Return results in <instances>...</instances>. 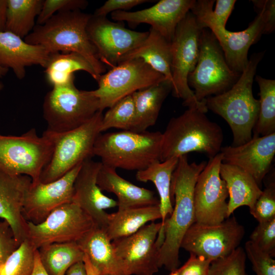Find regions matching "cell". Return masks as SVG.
I'll return each instance as SVG.
<instances>
[{"instance_id":"6da1fadb","label":"cell","mask_w":275,"mask_h":275,"mask_svg":"<svg viewBox=\"0 0 275 275\" xmlns=\"http://www.w3.org/2000/svg\"><path fill=\"white\" fill-rule=\"evenodd\" d=\"M207 162L189 163L187 155L178 158L171 183L172 199L175 205L165 221L164 239L158 253V266L172 271L180 265L179 250L182 239L195 222L194 189L198 177Z\"/></svg>"},{"instance_id":"7a4b0ae2","label":"cell","mask_w":275,"mask_h":275,"mask_svg":"<svg viewBox=\"0 0 275 275\" xmlns=\"http://www.w3.org/2000/svg\"><path fill=\"white\" fill-rule=\"evenodd\" d=\"M264 52L252 54L236 83L228 91L205 99L207 109L221 116L233 134L232 146L243 145L253 138L259 100L254 98L252 87L259 63Z\"/></svg>"},{"instance_id":"3957f363","label":"cell","mask_w":275,"mask_h":275,"mask_svg":"<svg viewBox=\"0 0 275 275\" xmlns=\"http://www.w3.org/2000/svg\"><path fill=\"white\" fill-rule=\"evenodd\" d=\"M91 15L80 10L58 13L44 24H36L24 40L43 47L49 53H78L89 61L99 76L106 71V67L99 60L87 33Z\"/></svg>"},{"instance_id":"277c9868","label":"cell","mask_w":275,"mask_h":275,"mask_svg":"<svg viewBox=\"0 0 275 275\" xmlns=\"http://www.w3.org/2000/svg\"><path fill=\"white\" fill-rule=\"evenodd\" d=\"M224 135L221 127L205 113L195 107L169 121L162 133L160 161L187 155L206 154L209 159L220 153Z\"/></svg>"},{"instance_id":"5b68a950","label":"cell","mask_w":275,"mask_h":275,"mask_svg":"<svg viewBox=\"0 0 275 275\" xmlns=\"http://www.w3.org/2000/svg\"><path fill=\"white\" fill-rule=\"evenodd\" d=\"M162 143L160 131L101 133L95 143L93 154L101 158L103 165L138 172L160 161Z\"/></svg>"},{"instance_id":"8992f818","label":"cell","mask_w":275,"mask_h":275,"mask_svg":"<svg viewBox=\"0 0 275 275\" xmlns=\"http://www.w3.org/2000/svg\"><path fill=\"white\" fill-rule=\"evenodd\" d=\"M53 147L52 135L46 130L41 136L35 128L19 136L0 134V170L28 176L36 183L50 160Z\"/></svg>"},{"instance_id":"52a82bcc","label":"cell","mask_w":275,"mask_h":275,"mask_svg":"<svg viewBox=\"0 0 275 275\" xmlns=\"http://www.w3.org/2000/svg\"><path fill=\"white\" fill-rule=\"evenodd\" d=\"M99 102L92 91L78 89L74 81L52 87L43 103L46 131L61 133L77 128L99 111Z\"/></svg>"},{"instance_id":"ba28073f","label":"cell","mask_w":275,"mask_h":275,"mask_svg":"<svg viewBox=\"0 0 275 275\" xmlns=\"http://www.w3.org/2000/svg\"><path fill=\"white\" fill-rule=\"evenodd\" d=\"M203 29L190 12L178 24L171 42L172 90L174 96L183 100L184 106L197 108L206 113L208 109L205 100L198 101L187 82L188 76L198 62Z\"/></svg>"},{"instance_id":"9c48e42d","label":"cell","mask_w":275,"mask_h":275,"mask_svg":"<svg viewBox=\"0 0 275 275\" xmlns=\"http://www.w3.org/2000/svg\"><path fill=\"white\" fill-rule=\"evenodd\" d=\"M103 115L99 111L77 128L61 133L50 132L53 139V151L39 182L46 183L55 181L77 164L94 156L95 143L101 133Z\"/></svg>"},{"instance_id":"30bf717a","label":"cell","mask_w":275,"mask_h":275,"mask_svg":"<svg viewBox=\"0 0 275 275\" xmlns=\"http://www.w3.org/2000/svg\"><path fill=\"white\" fill-rule=\"evenodd\" d=\"M240 74L228 66L212 32L209 29H203L198 62L187 78L188 85L193 89L197 100L203 102L212 95L225 92L236 83Z\"/></svg>"},{"instance_id":"8fae6325","label":"cell","mask_w":275,"mask_h":275,"mask_svg":"<svg viewBox=\"0 0 275 275\" xmlns=\"http://www.w3.org/2000/svg\"><path fill=\"white\" fill-rule=\"evenodd\" d=\"M166 80L142 59H131L101 74L96 80L98 88L92 92L99 100L100 111L103 112L122 98Z\"/></svg>"},{"instance_id":"7c38bea8","label":"cell","mask_w":275,"mask_h":275,"mask_svg":"<svg viewBox=\"0 0 275 275\" xmlns=\"http://www.w3.org/2000/svg\"><path fill=\"white\" fill-rule=\"evenodd\" d=\"M252 2L258 14L245 30L233 32L213 24L207 28L216 37L229 67L239 73L248 63V53L251 46L263 34L271 33L275 28V1Z\"/></svg>"},{"instance_id":"4fadbf2b","label":"cell","mask_w":275,"mask_h":275,"mask_svg":"<svg viewBox=\"0 0 275 275\" xmlns=\"http://www.w3.org/2000/svg\"><path fill=\"white\" fill-rule=\"evenodd\" d=\"M95 225L92 218L71 202L54 209L40 224L28 222L26 239L36 249L53 243L77 242Z\"/></svg>"},{"instance_id":"5bb4252c","label":"cell","mask_w":275,"mask_h":275,"mask_svg":"<svg viewBox=\"0 0 275 275\" xmlns=\"http://www.w3.org/2000/svg\"><path fill=\"white\" fill-rule=\"evenodd\" d=\"M245 234L234 216L214 225L194 223L185 234L181 248L212 262L237 249Z\"/></svg>"},{"instance_id":"9a60e30c","label":"cell","mask_w":275,"mask_h":275,"mask_svg":"<svg viewBox=\"0 0 275 275\" xmlns=\"http://www.w3.org/2000/svg\"><path fill=\"white\" fill-rule=\"evenodd\" d=\"M87 31L100 62L109 69L116 66L125 54L141 45L149 32H138L125 27L123 22H114L106 16L92 14Z\"/></svg>"},{"instance_id":"2e32d148","label":"cell","mask_w":275,"mask_h":275,"mask_svg":"<svg viewBox=\"0 0 275 275\" xmlns=\"http://www.w3.org/2000/svg\"><path fill=\"white\" fill-rule=\"evenodd\" d=\"M221 153L209 159L199 174L194 189L195 223L219 224L228 216V192L220 175Z\"/></svg>"},{"instance_id":"e0dca14e","label":"cell","mask_w":275,"mask_h":275,"mask_svg":"<svg viewBox=\"0 0 275 275\" xmlns=\"http://www.w3.org/2000/svg\"><path fill=\"white\" fill-rule=\"evenodd\" d=\"M161 223L151 222L135 233L112 241L125 275H154L159 270L156 239Z\"/></svg>"},{"instance_id":"ac0fdd59","label":"cell","mask_w":275,"mask_h":275,"mask_svg":"<svg viewBox=\"0 0 275 275\" xmlns=\"http://www.w3.org/2000/svg\"><path fill=\"white\" fill-rule=\"evenodd\" d=\"M78 164L51 182H32L25 196L23 215L28 222L38 224L59 206L72 202L73 185L81 168Z\"/></svg>"},{"instance_id":"d6986e66","label":"cell","mask_w":275,"mask_h":275,"mask_svg":"<svg viewBox=\"0 0 275 275\" xmlns=\"http://www.w3.org/2000/svg\"><path fill=\"white\" fill-rule=\"evenodd\" d=\"M195 0H161L154 5L136 11L112 12V19L126 21L132 28L141 23L150 24L167 41L171 42L179 22L194 5Z\"/></svg>"},{"instance_id":"ffe728a7","label":"cell","mask_w":275,"mask_h":275,"mask_svg":"<svg viewBox=\"0 0 275 275\" xmlns=\"http://www.w3.org/2000/svg\"><path fill=\"white\" fill-rule=\"evenodd\" d=\"M101 161H84L75 178L72 202L93 219L95 225L106 229L108 214L105 210L117 206V201L106 196L97 183Z\"/></svg>"},{"instance_id":"44dd1931","label":"cell","mask_w":275,"mask_h":275,"mask_svg":"<svg viewBox=\"0 0 275 275\" xmlns=\"http://www.w3.org/2000/svg\"><path fill=\"white\" fill-rule=\"evenodd\" d=\"M222 162L238 167L260 185L269 172L275 154V132L253 137L245 144L222 147Z\"/></svg>"},{"instance_id":"7402d4cb","label":"cell","mask_w":275,"mask_h":275,"mask_svg":"<svg viewBox=\"0 0 275 275\" xmlns=\"http://www.w3.org/2000/svg\"><path fill=\"white\" fill-rule=\"evenodd\" d=\"M32 182L28 176L11 175L0 170V219L9 224L20 244L28 233V222L23 215V208Z\"/></svg>"},{"instance_id":"603a6c76","label":"cell","mask_w":275,"mask_h":275,"mask_svg":"<svg viewBox=\"0 0 275 275\" xmlns=\"http://www.w3.org/2000/svg\"><path fill=\"white\" fill-rule=\"evenodd\" d=\"M50 53L42 46L27 43L23 38L8 32H0V64L12 70L22 79L26 68L40 65L44 68Z\"/></svg>"},{"instance_id":"cb8c5ba5","label":"cell","mask_w":275,"mask_h":275,"mask_svg":"<svg viewBox=\"0 0 275 275\" xmlns=\"http://www.w3.org/2000/svg\"><path fill=\"white\" fill-rule=\"evenodd\" d=\"M97 183L102 191L116 195L119 210L159 204L153 191L134 185L119 176L116 169L102 164Z\"/></svg>"},{"instance_id":"d4e9b609","label":"cell","mask_w":275,"mask_h":275,"mask_svg":"<svg viewBox=\"0 0 275 275\" xmlns=\"http://www.w3.org/2000/svg\"><path fill=\"white\" fill-rule=\"evenodd\" d=\"M76 242L99 275H125L105 229L95 225Z\"/></svg>"},{"instance_id":"484cf974","label":"cell","mask_w":275,"mask_h":275,"mask_svg":"<svg viewBox=\"0 0 275 275\" xmlns=\"http://www.w3.org/2000/svg\"><path fill=\"white\" fill-rule=\"evenodd\" d=\"M220 175L226 183L228 192V217L241 206L251 208L262 193L254 178L238 167L222 162Z\"/></svg>"},{"instance_id":"4316f807","label":"cell","mask_w":275,"mask_h":275,"mask_svg":"<svg viewBox=\"0 0 275 275\" xmlns=\"http://www.w3.org/2000/svg\"><path fill=\"white\" fill-rule=\"evenodd\" d=\"M172 89L171 83L166 80L132 94L134 116L130 130L143 132L154 125L162 103Z\"/></svg>"},{"instance_id":"83f0119b","label":"cell","mask_w":275,"mask_h":275,"mask_svg":"<svg viewBox=\"0 0 275 275\" xmlns=\"http://www.w3.org/2000/svg\"><path fill=\"white\" fill-rule=\"evenodd\" d=\"M178 160V158H173L163 161H157L146 169L137 172L136 174L137 180L143 182H152L158 191L161 227L156 241L160 243H162L164 239L163 226L165 221L173 210L171 183L172 174Z\"/></svg>"},{"instance_id":"f1b7e54d","label":"cell","mask_w":275,"mask_h":275,"mask_svg":"<svg viewBox=\"0 0 275 275\" xmlns=\"http://www.w3.org/2000/svg\"><path fill=\"white\" fill-rule=\"evenodd\" d=\"M148 32L143 43L123 56L119 62L131 59H142L172 84L171 42L152 28Z\"/></svg>"},{"instance_id":"f546056e","label":"cell","mask_w":275,"mask_h":275,"mask_svg":"<svg viewBox=\"0 0 275 275\" xmlns=\"http://www.w3.org/2000/svg\"><path fill=\"white\" fill-rule=\"evenodd\" d=\"M161 219L159 204L118 210L108 214L106 232L111 241L129 236L149 222Z\"/></svg>"},{"instance_id":"4dcf8cb0","label":"cell","mask_w":275,"mask_h":275,"mask_svg":"<svg viewBox=\"0 0 275 275\" xmlns=\"http://www.w3.org/2000/svg\"><path fill=\"white\" fill-rule=\"evenodd\" d=\"M45 69L49 84L53 87L66 85L74 81V72L84 71L96 80L99 76L89 61L75 52L50 53Z\"/></svg>"},{"instance_id":"1f68e13d","label":"cell","mask_w":275,"mask_h":275,"mask_svg":"<svg viewBox=\"0 0 275 275\" xmlns=\"http://www.w3.org/2000/svg\"><path fill=\"white\" fill-rule=\"evenodd\" d=\"M37 250L42 265L48 275H64L71 266L82 261L85 256L76 242L53 243Z\"/></svg>"},{"instance_id":"d6a6232c","label":"cell","mask_w":275,"mask_h":275,"mask_svg":"<svg viewBox=\"0 0 275 275\" xmlns=\"http://www.w3.org/2000/svg\"><path fill=\"white\" fill-rule=\"evenodd\" d=\"M42 0H8L6 31L24 38L36 24Z\"/></svg>"},{"instance_id":"836d02e7","label":"cell","mask_w":275,"mask_h":275,"mask_svg":"<svg viewBox=\"0 0 275 275\" xmlns=\"http://www.w3.org/2000/svg\"><path fill=\"white\" fill-rule=\"evenodd\" d=\"M259 87V111L253 137L275 132V80L256 75Z\"/></svg>"},{"instance_id":"e575fe53","label":"cell","mask_w":275,"mask_h":275,"mask_svg":"<svg viewBox=\"0 0 275 275\" xmlns=\"http://www.w3.org/2000/svg\"><path fill=\"white\" fill-rule=\"evenodd\" d=\"M134 116V105L131 94L122 98L108 108L103 115L101 132L111 128L130 130Z\"/></svg>"},{"instance_id":"d590c367","label":"cell","mask_w":275,"mask_h":275,"mask_svg":"<svg viewBox=\"0 0 275 275\" xmlns=\"http://www.w3.org/2000/svg\"><path fill=\"white\" fill-rule=\"evenodd\" d=\"M37 250L25 239L0 266V275H31Z\"/></svg>"},{"instance_id":"8d00e7d4","label":"cell","mask_w":275,"mask_h":275,"mask_svg":"<svg viewBox=\"0 0 275 275\" xmlns=\"http://www.w3.org/2000/svg\"><path fill=\"white\" fill-rule=\"evenodd\" d=\"M246 257L244 249L238 246L229 255L211 262L207 275H248Z\"/></svg>"},{"instance_id":"74e56055","label":"cell","mask_w":275,"mask_h":275,"mask_svg":"<svg viewBox=\"0 0 275 275\" xmlns=\"http://www.w3.org/2000/svg\"><path fill=\"white\" fill-rule=\"evenodd\" d=\"M88 2L85 0H45L36 20V24L41 25L54 14L63 12L80 10L86 9Z\"/></svg>"},{"instance_id":"f35d334b","label":"cell","mask_w":275,"mask_h":275,"mask_svg":"<svg viewBox=\"0 0 275 275\" xmlns=\"http://www.w3.org/2000/svg\"><path fill=\"white\" fill-rule=\"evenodd\" d=\"M251 214L258 223L275 218V184L271 182L262 190L254 205L250 208Z\"/></svg>"},{"instance_id":"ab89813d","label":"cell","mask_w":275,"mask_h":275,"mask_svg":"<svg viewBox=\"0 0 275 275\" xmlns=\"http://www.w3.org/2000/svg\"><path fill=\"white\" fill-rule=\"evenodd\" d=\"M244 250L256 275H275V260L272 256L261 250L250 240L246 242Z\"/></svg>"},{"instance_id":"60d3db41","label":"cell","mask_w":275,"mask_h":275,"mask_svg":"<svg viewBox=\"0 0 275 275\" xmlns=\"http://www.w3.org/2000/svg\"><path fill=\"white\" fill-rule=\"evenodd\" d=\"M250 240L272 257L275 256V218L259 223L252 232Z\"/></svg>"},{"instance_id":"b9f144b4","label":"cell","mask_w":275,"mask_h":275,"mask_svg":"<svg viewBox=\"0 0 275 275\" xmlns=\"http://www.w3.org/2000/svg\"><path fill=\"white\" fill-rule=\"evenodd\" d=\"M19 245L9 224L0 219V266Z\"/></svg>"},{"instance_id":"7bdbcfd3","label":"cell","mask_w":275,"mask_h":275,"mask_svg":"<svg viewBox=\"0 0 275 275\" xmlns=\"http://www.w3.org/2000/svg\"><path fill=\"white\" fill-rule=\"evenodd\" d=\"M211 261L203 257L190 254L187 261L168 275H207Z\"/></svg>"},{"instance_id":"ee69618b","label":"cell","mask_w":275,"mask_h":275,"mask_svg":"<svg viewBox=\"0 0 275 275\" xmlns=\"http://www.w3.org/2000/svg\"><path fill=\"white\" fill-rule=\"evenodd\" d=\"M151 2L149 0H108L97 8L94 15L106 16L109 13L115 11H127L138 5Z\"/></svg>"},{"instance_id":"f6af8a7d","label":"cell","mask_w":275,"mask_h":275,"mask_svg":"<svg viewBox=\"0 0 275 275\" xmlns=\"http://www.w3.org/2000/svg\"><path fill=\"white\" fill-rule=\"evenodd\" d=\"M8 11V0H0V32L6 31Z\"/></svg>"},{"instance_id":"bcb514c9","label":"cell","mask_w":275,"mask_h":275,"mask_svg":"<svg viewBox=\"0 0 275 275\" xmlns=\"http://www.w3.org/2000/svg\"><path fill=\"white\" fill-rule=\"evenodd\" d=\"M64 275H87L84 261H80L73 265Z\"/></svg>"},{"instance_id":"7dc6e473","label":"cell","mask_w":275,"mask_h":275,"mask_svg":"<svg viewBox=\"0 0 275 275\" xmlns=\"http://www.w3.org/2000/svg\"><path fill=\"white\" fill-rule=\"evenodd\" d=\"M87 275H99L98 271L90 262L88 257L85 254L84 259Z\"/></svg>"},{"instance_id":"c3c4849f","label":"cell","mask_w":275,"mask_h":275,"mask_svg":"<svg viewBox=\"0 0 275 275\" xmlns=\"http://www.w3.org/2000/svg\"><path fill=\"white\" fill-rule=\"evenodd\" d=\"M8 71V69L3 67L0 64V91L2 90L4 87V85L2 81V80L3 77L6 75Z\"/></svg>"},{"instance_id":"681fc988","label":"cell","mask_w":275,"mask_h":275,"mask_svg":"<svg viewBox=\"0 0 275 275\" xmlns=\"http://www.w3.org/2000/svg\"><path fill=\"white\" fill-rule=\"evenodd\" d=\"M107 275H108V274H107Z\"/></svg>"}]
</instances>
